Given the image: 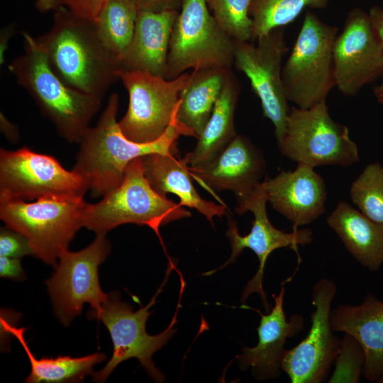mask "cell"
Returning a JSON list of instances; mask_svg holds the SVG:
<instances>
[{
  "label": "cell",
  "instance_id": "cell-5",
  "mask_svg": "<svg viewBox=\"0 0 383 383\" xmlns=\"http://www.w3.org/2000/svg\"><path fill=\"white\" fill-rule=\"evenodd\" d=\"M86 204L84 197L1 201L0 218L28 240L33 255L55 269L60 254L83 227Z\"/></svg>",
  "mask_w": 383,
  "mask_h": 383
},
{
  "label": "cell",
  "instance_id": "cell-40",
  "mask_svg": "<svg viewBox=\"0 0 383 383\" xmlns=\"http://www.w3.org/2000/svg\"><path fill=\"white\" fill-rule=\"evenodd\" d=\"M373 94L377 101L383 105V81L374 87Z\"/></svg>",
  "mask_w": 383,
  "mask_h": 383
},
{
  "label": "cell",
  "instance_id": "cell-13",
  "mask_svg": "<svg viewBox=\"0 0 383 383\" xmlns=\"http://www.w3.org/2000/svg\"><path fill=\"white\" fill-rule=\"evenodd\" d=\"M267 201L265 181H262L250 195L238 201L235 211L238 214L250 211L254 216L251 230L248 235H240L237 223L233 219H229L226 236L231 245V256L221 267L207 272L204 275L211 274L234 262L244 249L252 250L258 258L259 266L254 277L245 287L241 301L245 302L251 294L257 293L266 311L269 312L270 305L262 287L264 269L267 257L272 252L281 248H289L298 252V245L311 243L313 237L312 231L309 228L301 230L294 228L292 232L286 233L275 228L267 216L266 210Z\"/></svg>",
  "mask_w": 383,
  "mask_h": 383
},
{
  "label": "cell",
  "instance_id": "cell-37",
  "mask_svg": "<svg viewBox=\"0 0 383 383\" xmlns=\"http://www.w3.org/2000/svg\"><path fill=\"white\" fill-rule=\"evenodd\" d=\"M15 32L14 26H8L4 28L0 35V62L1 64L4 62L5 60V52L8 48V43L9 39Z\"/></svg>",
  "mask_w": 383,
  "mask_h": 383
},
{
  "label": "cell",
  "instance_id": "cell-31",
  "mask_svg": "<svg viewBox=\"0 0 383 383\" xmlns=\"http://www.w3.org/2000/svg\"><path fill=\"white\" fill-rule=\"evenodd\" d=\"M365 362V351L360 342L352 335L344 333L335 359V370L328 382L358 383Z\"/></svg>",
  "mask_w": 383,
  "mask_h": 383
},
{
  "label": "cell",
  "instance_id": "cell-18",
  "mask_svg": "<svg viewBox=\"0 0 383 383\" xmlns=\"http://www.w3.org/2000/svg\"><path fill=\"white\" fill-rule=\"evenodd\" d=\"M313 168L299 162L294 171L264 180L267 201L294 228L312 223L325 211L326 184Z\"/></svg>",
  "mask_w": 383,
  "mask_h": 383
},
{
  "label": "cell",
  "instance_id": "cell-11",
  "mask_svg": "<svg viewBox=\"0 0 383 383\" xmlns=\"http://www.w3.org/2000/svg\"><path fill=\"white\" fill-rule=\"evenodd\" d=\"M87 180L53 157L27 147L0 150V201L44 197H84Z\"/></svg>",
  "mask_w": 383,
  "mask_h": 383
},
{
  "label": "cell",
  "instance_id": "cell-4",
  "mask_svg": "<svg viewBox=\"0 0 383 383\" xmlns=\"http://www.w3.org/2000/svg\"><path fill=\"white\" fill-rule=\"evenodd\" d=\"M190 216L179 203L160 195L151 187L145 176L140 157L128 164L118 187L104 195L98 203H87L83 227L96 235H106L125 223L147 226L162 242L160 226Z\"/></svg>",
  "mask_w": 383,
  "mask_h": 383
},
{
  "label": "cell",
  "instance_id": "cell-35",
  "mask_svg": "<svg viewBox=\"0 0 383 383\" xmlns=\"http://www.w3.org/2000/svg\"><path fill=\"white\" fill-rule=\"evenodd\" d=\"M184 0H137L139 10L161 12L164 11H179Z\"/></svg>",
  "mask_w": 383,
  "mask_h": 383
},
{
  "label": "cell",
  "instance_id": "cell-1",
  "mask_svg": "<svg viewBox=\"0 0 383 383\" xmlns=\"http://www.w3.org/2000/svg\"><path fill=\"white\" fill-rule=\"evenodd\" d=\"M118 104V94H111L96 126L89 127L79 142L73 170L87 180L94 196H104L118 187L134 159L152 153L177 155L179 137L190 136L178 122L175 111L158 139L149 143L132 141L123 135L116 121Z\"/></svg>",
  "mask_w": 383,
  "mask_h": 383
},
{
  "label": "cell",
  "instance_id": "cell-22",
  "mask_svg": "<svg viewBox=\"0 0 383 383\" xmlns=\"http://www.w3.org/2000/svg\"><path fill=\"white\" fill-rule=\"evenodd\" d=\"M176 155L152 153L142 157L144 174L151 187L160 195H177L179 204L194 209L213 225L214 217L226 213V206L204 199L192 184L188 166Z\"/></svg>",
  "mask_w": 383,
  "mask_h": 383
},
{
  "label": "cell",
  "instance_id": "cell-36",
  "mask_svg": "<svg viewBox=\"0 0 383 383\" xmlns=\"http://www.w3.org/2000/svg\"><path fill=\"white\" fill-rule=\"evenodd\" d=\"M368 15L374 30L383 43V9L379 6H372Z\"/></svg>",
  "mask_w": 383,
  "mask_h": 383
},
{
  "label": "cell",
  "instance_id": "cell-19",
  "mask_svg": "<svg viewBox=\"0 0 383 383\" xmlns=\"http://www.w3.org/2000/svg\"><path fill=\"white\" fill-rule=\"evenodd\" d=\"M285 289L282 284L279 294H273L274 305L267 314L260 311V321L257 329V344L252 348L244 347L238 356L240 368L250 369L257 380H267L279 377L281 362L284 353L287 338H292L304 326V317L299 313L291 316L289 320L284 310Z\"/></svg>",
  "mask_w": 383,
  "mask_h": 383
},
{
  "label": "cell",
  "instance_id": "cell-39",
  "mask_svg": "<svg viewBox=\"0 0 383 383\" xmlns=\"http://www.w3.org/2000/svg\"><path fill=\"white\" fill-rule=\"evenodd\" d=\"M62 6L61 0H36L35 8L41 13L49 11H55Z\"/></svg>",
  "mask_w": 383,
  "mask_h": 383
},
{
  "label": "cell",
  "instance_id": "cell-3",
  "mask_svg": "<svg viewBox=\"0 0 383 383\" xmlns=\"http://www.w3.org/2000/svg\"><path fill=\"white\" fill-rule=\"evenodd\" d=\"M23 52L8 68L16 82L36 104L58 134L70 143H79L102 99L76 90L53 72L36 38L23 33Z\"/></svg>",
  "mask_w": 383,
  "mask_h": 383
},
{
  "label": "cell",
  "instance_id": "cell-9",
  "mask_svg": "<svg viewBox=\"0 0 383 383\" xmlns=\"http://www.w3.org/2000/svg\"><path fill=\"white\" fill-rule=\"evenodd\" d=\"M160 291L161 288L148 305L135 311L132 305L121 301L118 292L113 291L108 294L101 309L89 317L103 322L110 333L113 345L111 360L103 369L93 372V381L104 382L121 362L131 358H137L153 380L157 382L164 381V376L155 367L152 356L166 345L176 332L174 326L179 306L172 322L162 333L155 335L147 333L146 321L151 314L149 309L155 304Z\"/></svg>",
  "mask_w": 383,
  "mask_h": 383
},
{
  "label": "cell",
  "instance_id": "cell-33",
  "mask_svg": "<svg viewBox=\"0 0 383 383\" xmlns=\"http://www.w3.org/2000/svg\"><path fill=\"white\" fill-rule=\"evenodd\" d=\"M109 0H61L76 16L94 22L104 6Z\"/></svg>",
  "mask_w": 383,
  "mask_h": 383
},
{
  "label": "cell",
  "instance_id": "cell-28",
  "mask_svg": "<svg viewBox=\"0 0 383 383\" xmlns=\"http://www.w3.org/2000/svg\"><path fill=\"white\" fill-rule=\"evenodd\" d=\"M331 0H252V40L293 22L304 10L323 9Z\"/></svg>",
  "mask_w": 383,
  "mask_h": 383
},
{
  "label": "cell",
  "instance_id": "cell-26",
  "mask_svg": "<svg viewBox=\"0 0 383 383\" xmlns=\"http://www.w3.org/2000/svg\"><path fill=\"white\" fill-rule=\"evenodd\" d=\"M1 326L14 335L22 345L30 360L31 371L26 379L28 383L79 382L93 374L95 365L104 361L106 355L96 353L81 357L59 356L57 358L42 357L36 359L30 351L24 338L23 328H16L1 319Z\"/></svg>",
  "mask_w": 383,
  "mask_h": 383
},
{
  "label": "cell",
  "instance_id": "cell-24",
  "mask_svg": "<svg viewBox=\"0 0 383 383\" xmlns=\"http://www.w3.org/2000/svg\"><path fill=\"white\" fill-rule=\"evenodd\" d=\"M231 72L230 68L211 67L194 70L180 93L176 111L178 122L198 138Z\"/></svg>",
  "mask_w": 383,
  "mask_h": 383
},
{
  "label": "cell",
  "instance_id": "cell-16",
  "mask_svg": "<svg viewBox=\"0 0 383 383\" xmlns=\"http://www.w3.org/2000/svg\"><path fill=\"white\" fill-rule=\"evenodd\" d=\"M333 57L335 87L344 96L357 95L383 76V43L363 9L348 13L335 40Z\"/></svg>",
  "mask_w": 383,
  "mask_h": 383
},
{
  "label": "cell",
  "instance_id": "cell-2",
  "mask_svg": "<svg viewBox=\"0 0 383 383\" xmlns=\"http://www.w3.org/2000/svg\"><path fill=\"white\" fill-rule=\"evenodd\" d=\"M36 40L53 72L67 85L103 99L118 79L121 64L104 48L93 21L62 6L50 28Z\"/></svg>",
  "mask_w": 383,
  "mask_h": 383
},
{
  "label": "cell",
  "instance_id": "cell-30",
  "mask_svg": "<svg viewBox=\"0 0 383 383\" xmlns=\"http://www.w3.org/2000/svg\"><path fill=\"white\" fill-rule=\"evenodd\" d=\"M220 27L235 41H249L252 35L250 14L252 0H205Z\"/></svg>",
  "mask_w": 383,
  "mask_h": 383
},
{
  "label": "cell",
  "instance_id": "cell-17",
  "mask_svg": "<svg viewBox=\"0 0 383 383\" xmlns=\"http://www.w3.org/2000/svg\"><path fill=\"white\" fill-rule=\"evenodd\" d=\"M265 169L262 153L240 135L208 164L188 167L191 176L199 182L211 189L231 190L238 201L250 195L259 186Z\"/></svg>",
  "mask_w": 383,
  "mask_h": 383
},
{
  "label": "cell",
  "instance_id": "cell-25",
  "mask_svg": "<svg viewBox=\"0 0 383 383\" xmlns=\"http://www.w3.org/2000/svg\"><path fill=\"white\" fill-rule=\"evenodd\" d=\"M238 94V83L231 73L195 148L182 158L189 167L208 164L237 135L234 113Z\"/></svg>",
  "mask_w": 383,
  "mask_h": 383
},
{
  "label": "cell",
  "instance_id": "cell-23",
  "mask_svg": "<svg viewBox=\"0 0 383 383\" xmlns=\"http://www.w3.org/2000/svg\"><path fill=\"white\" fill-rule=\"evenodd\" d=\"M348 252L363 267L377 271L383 264V223L341 201L327 217Z\"/></svg>",
  "mask_w": 383,
  "mask_h": 383
},
{
  "label": "cell",
  "instance_id": "cell-38",
  "mask_svg": "<svg viewBox=\"0 0 383 383\" xmlns=\"http://www.w3.org/2000/svg\"><path fill=\"white\" fill-rule=\"evenodd\" d=\"M1 128L4 134L10 140H15L18 138L17 128L9 122L1 113Z\"/></svg>",
  "mask_w": 383,
  "mask_h": 383
},
{
  "label": "cell",
  "instance_id": "cell-6",
  "mask_svg": "<svg viewBox=\"0 0 383 383\" xmlns=\"http://www.w3.org/2000/svg\"><path fill=\"white\" fill-rule=\"evenodd\" d=\"M336 26L327 24L310 9L292 52L282 67V82L288 101L309 109L326 101L335 87L333 51Z\"/></svg>",
  "mask_w": 383,
  "mask_h": 383
},
{
  "label": "cell",
  "instance_id": "cell-15",
  "mask_svg": "<svg viewBox=\"0 0 383 383\" xmlns=\"http://www.w3.org/2000/svg\"><path fill=\"white\" fill-rule=\"evenodd\" d=\"M335 282L319 279L313 287L311 328L298 345L285 350L281 369L292 383L324 382L340 348V340L333 335L330 325L331 303L336 294Z\"/></svg>",
  "mask_w": 383,
  "mask_h": 383
},
{
  "label": "cell",
  "instance_id": "cell-14",
  "mask_svg": "<svg viewBox=\"0 0 383 383\" xmlns=\"http://www.w3.org/2000/svg\"><path fill=\"white\" fill-rule=\"evenodd\" d=\"M256 40V45L235 41L233 63L249 79L264 116L274 126L279 143L290 110L282 82V60L288 51L284 29L272 30Z\"/></svg>",
  "mask_w": 383,
  "mask_h": 383
},
{
  "label": "cell",
  "instance_id": "cell-21",
  "mask_svg": "<svg viewBox=\"0 0 383 383\" xmlns=\"http://www.w3.org/2000/svg\"><path fill=\"white\" fill-rule=\"evenodd\" d=\"M179 11L139 10L132 40L121 60V69L165 77L172 31Z\"/></svg>",
  "mask_w": 383,
  "mask_h": 383
},
{
  "label": "cell",
  "instance_id": "cell-10",
  "mask_svg": "<svg viewBox=\"0 0 383 383\" xmlns=\"http://www.w3.org/2000/svg\"><path fill=\"white\" fill-rule=\"evenodd\" d=\"M190 76L184 72L167 79L148 72L120 69L118 77L129 96L126 113L118 121L123 135L136 143L152 142L161 137L172 122Z\"/></svg>",
  "mask_w": 383,
  "mask_h": 383
},
{
  "label": "cell",
  "instance_id": "cell-29",
  "mask_svg": "<svg viewBox=\"0 0 383 383\" xmlns=\"http://www.w3.org/2000/svg\"><path fill=\"white\" fill-rule=\"evenodd\" d=\"M350 199L372 221L383 223V165H367L352 183Z\"/></svg>",
  "mask_w": 383,
  "mask_h": 383
},
{
  "label": "cell",
  "instance_id": "cell-34",
  "mask_svg": "<svg viewBox=\"0 0 383 383\" xmlns=\"http://www.w3.org/2000/svg\"><path fill=\"white\" fill-rule=\"evenodd\" d=\"M0 277L18 281L25 279L20 258L0 256Z\"/></svg>",
  "mask_w": 383,
  "mask_h": 383
},
{
  "label": "cell",
  "instance_id": "cell-32",
  "mask_svg": "<svg viewBox=\"0 0 383 383\" xmlns=\"http://www.w3.org/2000/svg\"><path fill=\"white\" fill-rule=\"evenodd\" d=\"M33 255L28 240L21 233L7 226L0 231V256L21 258Z\"/></svg>",
  "mask_w": 383,
  "mask_h": 383
},
{
  "label": "cell",
  "instance_id": "cell-27",
  "mask_svg": "<svg viewBox=\"0 0 383 383\" xmlns=\"http://www.w3.org/2000/svg\"><path fill=\"white\" fill-rule=\"evenodd\" d=\"M138 11L137 0H109L94 22L101 43L120 64L132 40Z\"/></svg>",
  "mask_w": 383,
  "mask_h": 383
},
{
  "label": "cell",
  "instance_id": "cell-7",
  "mask_svg": "<svg viewBox=\"0 0 383 383\" xmlns=\"http://www.w3.org/2000/svg\"><path fill=\"white\" fill-rule=\"evenodd\" d=\"M235 40L218 25L205 0H184L174 25L165 78L189 69L231 68Z\"/></svg>",
  "mask_w": 383,
  "mask_h": 383
},
{
  "label": "cell",
  "instance_id": "cell-8",
  "mask_svg": "<svg viewBox=\"0 0 383 383\" xmlns=\"http://www.w3.org/2000/svg\"><path fill=\"white\" fill-rule=\"evenodd\" d=\"M278 145L287 157L313 167H345L360 160L348 127L332 119L326 101L309 109L292 107Z\"/></svg>",
  "mask_w": 383,
  "mask_h": 383
},
{
  "label": "cell",
  "instance_id": "cell-20",
  "mask_svg": "<svg viewBox=\"0 0 383 383\" xmlns=\"http://www.w3.org/2000/svg\"><path fill=\"white\" fill-rule=\"evenodd\" d=\"M333 332L352 335L365 351L364 378L383 383V301L368 293L357 305L340 304L331 311Z\"/></svg>",
  "mask_w": 383,
  "mask_h": 383
},
{
  "label": "cell",
  "instance_id": "cell-12",
  "mask_svg": "<svg viewBox=\"0 0 383 383\" xmlns=\"http://www.w3.org/2000/svg\"><path fill=\"white\" fill-rule=\"evenodd\" d=\"M111 245L106 235H96L87 248L77 251H63L52 277L45 281L54 313L64 326L89 304L88 317L97 313L108 294L100 287L98 268L111 252Z\"/></svg>",
  "mask_w": 383,
  "mask_h": 383
}]
</instances>
